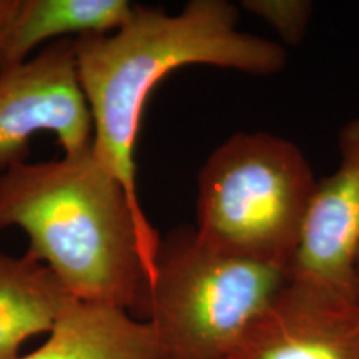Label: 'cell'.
Wrapping results in <instances>:
<instances>
[{"label": "cell", "instance_id": "cell-1", "mask_svg": "<svg viewBox=\"0 0 359 359\" xmlns=\"http://www.w3.org/2000/svg\"><path fill=\"white\" fill-rule=\"evenodd\" d=\"M30 238L27 257L74 299L143 316L160 236L93 147L0 173V228Z\"/></svg>", "mask_w": 359, "mask_h": 359}, {"label": "cell", "instance_id": "cell-2", "mask_svg": "<svg viewBox=\"0 0 359 359\" xmlns=\"http://www.w3.org/2000/svg\"><path fill=\"white\" fill-rule=\"evenodd\" d=\"M77 79L93 123L92 147L135 203V145L151 92L172 72L212 65L248 75H276L286 65L281 43L238 29L226 0H191L177 15L135 6L110 34L75 37Z\"/></svg>", "mask_w": 359, "mask_h": 359}, {"label": "cell", "instance_id": "cell-3", "mask_svg": "<svg viewBox=\"0 0 359 359\" xmlns=\"http://www.w3.org/2000/svg\"><path fill=\"white\" fill-rule=\"evenodd\" d=\"M290 283V266L233 257L195 228L160 240L145 303L163 359H230Z\"/></svg>", "mask_w": 359, "mask_h": 359}, {"label": "cell", "instance_id": "cell-4", "mask_svg": "<svg viewBox=\"0 0 359 359\" xmlns=\"http://www.w3.org/2000/svg\"><path fill=\"white\" fill-rule=\"evenodd\" d=\"M316 187L294 142L266 132L235 133L200 170L195 233L233 257L290 266Z\"/></svg>", "mask_w": 359, "mask_h": 359}, {"label": "cell", "instance_id": "cell-5", "mask_svg": "<svg viewBox=\"0 0 359 359\" xmlns=\"http://www.w3.org/2000/svg\"><path fill=\"white\" fill-rule=\"evenodd\" d=\"M55 133L65 155L92 147L93 123L77 79L75 37L43 48L32 60L0 75V170L22 163L30 138Z\"/></svg>", "mask_w": 359, "mask_h": 359}, {"label": "cell", "instance_id": "cell-6", "mask_svg": "<svg viewBox=\"0 0 359 359\" xmlns=\"http://www.w3.org/2000/svg\"><path fill=\"white\" fill-rule=\"evenodd\" d=\"M339 165L318 180L290 280L356 298L359 248V118L341 128Z\"/></svg>", "mask_w": 359, "mask_h": 359}, {"label": "cell", "instance_id": "cell-7", "mask_svg": "<svg viewBox=\"0 0 359 359\" xmlns=\"http://www.w3.org/2000/svg\"><path fill=\"white\" fill-rule=\"evenodd\" d=\"M230 359H359L358 299L290 280Z\"/></svg>", "mask_w": 359, "mask_h": 359}, {"label": "cell", "instance_id": "cell-8", "mask_svg": "<svg viewBox=\"0 0 359 359\" xmlns=\"http://www.w3.org/2000/svg\"><path fill=\"white\" fill-rule=\"evenodd\" d=\"M17 359H163L154 327L125 309L72 299L35 351Z\"/></svg>", "mask_w": 359, "mask_h": 359}, {"label": "cell", "instance_id": "cell-9", "mask_svg": "<svg viewBox=\"0 0 359 359\" xmlns=\"http://www.w3.org/2000/svg\"><path fill=\"white\" fill-rule=\"evenodd\" d=\"M133 11L127 0H17L0 35V75L25 64L30 50L47 40L115 32Z\"/></svg>", "mask_w": 359, "mask_h": 359}, {"label": "cell", "instance_id": "cell-10", "mask_svg": "<svg viewBox=\"0 0 359 359\" xmlns=\"http://www.w3.org/2000/svg\"><path fill=\"white\" fill-rule=\"evenodd\" d=\"M72 299L45 264L0 253V359H17L27 339L48 334Z\"/></svg>", "mask_w": 359, "mask_h": 359}, {"label": "cell", "instance_id": "cell-11", "mask_svg": "<svg viewBox=\"0 0 359 359\" xmlns=\"http://www.w3.org/2000/svg\"><path fill=\"white\" fill-rule=\"evenodd\" d=\"M246 11L268 22L278 34L281 35L286 42L298 43L299 40L304 37L306 27L311 17V4L309 2H299V0H251V2H243Z\"/></svg>", "mask_w": 359, "mask_h": 359}, {"label": "cell", "instance_id": "cell-12", "mask_svg": "<svg viewBox=\"0 0 359 359\" xmlns=\"http://www.w3.org/2000/svg\"><path fill=\"white\" fill-rule=\"evenodd\" d=\"M17 7V0H0V35Z\"/></svg>", "mask_w": 359, "mask_h": 359}, {"label": "cell", "instance_id": "cell-13", "mask_svg": "<svg viewBox=\"0 0 359 359\" xmlns=\"http://www.w3.org/2000/svg\"><path fill=\"white\" fill-rule=\"evenodd\" d=\"M354 281H356V299L359 308V248L356 251V257H354Z\"/></svg>", "mask_w": 359, "mask_h": 359}]
</instances>
